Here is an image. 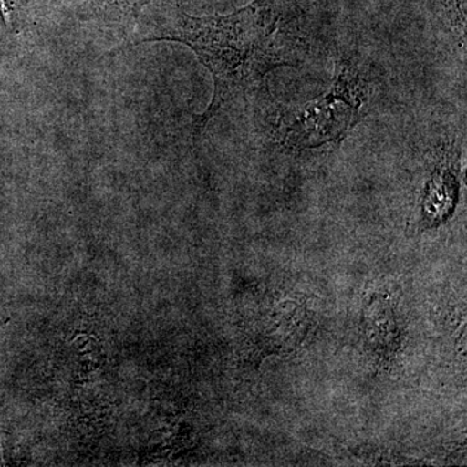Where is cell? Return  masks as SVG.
Here are the masks:
<instances>
[{
    "label": "cell",
    "mask_w": 467,
    "mask_h": 467,
    "mask_svg": "<svg viewBox=\"0 0 467 467\" xmlns=\"http://www.w3.org/2000/svg\"><path fill=\"white\" fill-rule=\"evenodd\" d=\"M161 41L192 48L213 78V97L195 124L196 134L227 104L256 90L267 73L296 66L306 50L295 0H254L233 14L217 16L196 17L171 9L113 52Z\"/></svg>",
    "instance_id": "1"
},
{
    "label": "cell",
    "mask_w": 467,
    "mask_h": 467,
    "mask_svg": "<svg viewBox=\"0 0 467 467\" xmlns=\"http://www.w3.org/2000/svg\"><path fill=\"white\" fill-rule=\"evenodd\" d=\"M367 95L368 86L358 70L349 61H339L328 91L317 99L292 107L281 117L282 146L301 150L342 142L358 124Z\"/></svg>",
    "instance_id": "2"
},
{
    "label": "cell",
    "mask_w": 467,
    "mask_h": 467,
    "mask_svg": "<svg viewBox=\"0 0 467 467\" xmlns=\"http://www.w3.org/2000/svg\"><path fill=\"white\" fill-rule=\"evenodd\" d=\"M150 0H97L101 11L107 17L117 21H129L137 18L140 9L146 7Z\"/></svg>",
    "instance_id": "3"
},
{
    "label": "cell",
    "mask_w": 467,
    "mask_h": 467,
    "mask_svg": "<svg viewBox=\"0 0 467 467\" xmlns=\"http://www.w3.org/2000/svg\"><path fill=\"white\" fill-rule=\"evenodd\" d=\"M430 8L445 26L462 23L466 18V0H427Z\"/></svg>",
    "instance_id": "4"
}]
</instances>
